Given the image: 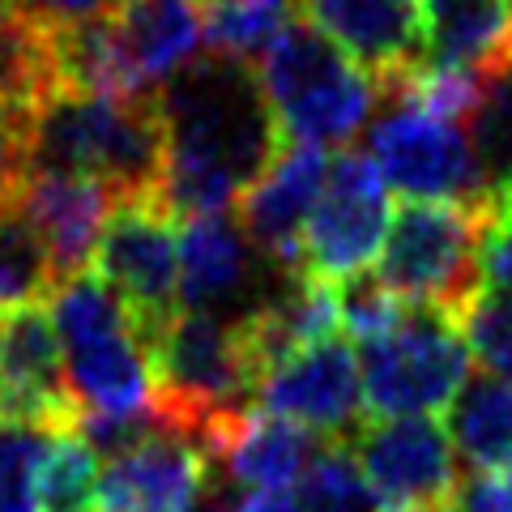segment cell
Wrapping results in <instances>:
<instances>
[{
  "label": "cell",
  "mask_w": 512,
  "mask_h": 512,
  "mask_svg": "<svg viewBox=\"0 0 512 512\" xmlns=\"http://www.w3.org/2000/svg\"><path fill=\"white\" fill-rule=\"evenodd\" d=\"M158 103L167 124L158 197L180 222L222 214L286 146L256 64L205 52L158 90Z\"/></svg>",
  "instance_id": "obj_1"
},
{
  "label": "cell",
  "mask_w": 512,
  "mask_h": 512,
  "mask_svg": "<svg viewBox=\"0 0 512 512\" xmlns=\"http://www.w3.org/2000/svg\"><path fill=\"white\" fill-rule=\"evenodd\" d=\"M30 171H69L107 180L124 197H146L163 184L167 124L158 94L107 99L60 86L30 116Z\"/></svg>",
  "instance_id": "obj_2"
},
{
  "label": "cell",
  "mask_w": 512,
  "mask_h": 512,
  "mask_svg": "<svg viewBox=\"0 0 512 512\" xmlns=\"http://www.w3.org/2000/svg\"><path fill=\"white\" fill-rule=\"evenodd\" d=\"M256 82L282 141L346 150L376 116L380 86L308 18H295L282 39L256 60Z\"/></svg>",
  "instance_id": "obj_3"
},
{
  "label": "cell",
  "mask_w": 512,
  "mask_h": 512,
  "mask_svg": "<svg viewBox=\"0 0 512 512\" xmlns=\"http://www.w3.org/2000/svg\"><path fill=\"white\" fill-rule=\"evenodd\" d=\"M491 205L406 201L389 222L376 278L414 308L457 316L483 291V244Z\"/></svg>",
  "instance_id": "obj_4"
},
{
  "label": "cell",
  "mask_w": 512,
  "mask_h": 512,
  "mask_svg": "<svg viewBox=\"0 0 512 512\" xmlns=\"http://www.w3.org/2000/svg\"><path fill=\"white\" fill-rule=\"evenodd\" d=\"M355 350L363 367V402L372 419L444 414L461 384L474 376V359L457 320L414 308V303L393 329H384L372 342H359Z\"/></svg>",
  "instance_id": "obj_5"
},
{
  "label": "cell",
  "mask_w": 512,
  "mask_h": 512,
  "mask_svg": "<svg viewBox=\"0 0 512 512\" xmlns=\"http://www.w3.org/2000/svg\"><path fill=\"white\" fill-rule=\"evenodd\" d=\"M367 154L380 167L384 184L406 201H453V205H491L495 192L466 124L440 120L419 103L380 94L376 120L367 128Z\"/></svg>",
  "instance_id": "obj_6"
},
{
  "label": "cell",
  "mask_w": 512,
  "mask_h": 512,
  "mask_svg": "<svg viewBox=\"0 0 512 512\" xmlns=\"http://www.w3.org/2000/svg\"><path fill=\"white\" fill-rule=\"evenodd\" d=\"M94 269L150 342L180 312V218L171 205L158 192L124 197L107 218Z\"/></svg>",
  "instance_id": "obj_7"
},
{
  "label": "cell",
  "mask_w": 512,
  "mask_h": 512,
  "mask_svg": "<svg viewBox=\"0 0 512 512\" xmlns=\"http://www.w3.org/2000/svg\"><path fill=\"white\" fill-rule=\"evenodd\" d=\"M389 184L367 150L346 146L329 158V180L303 227V274L342 286L367 274L389 239Z\"/></svg>",
  "instance_id": "obj_8"
},
{
  "label": "cell",
  "mask_w": 512,
  "mask_h": 512,
  "mask_svg": "<svg viewBox=\"0 0 512 512\" xmlns=\"http://www.w3.org/2000/svg\"><path fill=\"white\" fill-rule=\"evenodd\" d=\"M350 448L376 512H436L457 504L461 457L440 414L372 419L355 431Z\"/></svg>",
  "instance_id": "obj_9"
},
{
  "label": "cell",
  "mask_w": 512,
  "mask_h": 512,
  "mask_svg": "<svg viewBox=\"0 0 512 512\" xmlns=\"http://www.w3.org/2000/svg\"><path fill=\"white\" fill-rule=\"evenodd\" d=\"M261 410L308 427L320 440H346L367 423L363 367L359 350L346 333H329L320 342L286 355L256 389Z\"/></svg>",
  "instance_id": "obj_10"
},
{
  "label": "cell",
  "mask_w": 512,
  "mask_h": 512,
  "mask_svg": "<svg viewBox=\"0 0 512 512\" xmlns=\"http://www.w3.org/2000/svg\"><path fill=\"white\" fill-rule=\"evenodd\" d=\"M0 423L43 436L77 431V402L64 380V346L39 303L0 312Z\"/></svg>",
  "instance_id": "obj_11"
},
{
  "label": "cell",
  "mask_w": 512,
  "mask_h": 512,
  "mask_svg": "<svg viewBox=\"0 0 512 512\" xmlns=\"http://www.w3.org/2000/svg\"><path fill=\"white\" fill-rule=\"evenodd\" d=\"M329 180L325 146L286 141L269 158V167L239 192V227L252 248L282 265L286 274H303V227L316 210Z\"/></svg>",
  "instance_id": "obj_12"
},
{
  "label": "cell",
  "mask_w": 512,
  "mask_h": 512,
  "mask_svg": "<svg viewBox=\"0 0 512 512\" xmlns=\"http://www.w3.org/2000/svg\"><path fill=\"white\" fill-rule=\"evenodd\" d=\"M210 466L201 444L154 427L133 448L107 457L103 512H197L210 487Z\"/></svg>",
  "instance_id": "obj_13"
},
{
  "label": "cell",
  "mask_w": 512,
  "mask_h": 512,
  "mask_svg": "<svg viewBox=\"0 0 512 512\" xmlns=\"http://www.w3.org/2000/svg\"><path fill=\"white\" fill-rule=\"evenodd\" d=\"M299 13L325 39L376 77V86L414 69L423 52V5L419 0H299Z\"/></svg>",
  "instance_id": "obj_14"
},
{
  "label": "cell",
  "mask_w": 512,
  "mask_h": 512,
  "mask_svg": "<svg viewBox=\"0 0 512 512\" xmlns=\"http://www.w3.org/2000/svg\"><path fill=\"white\" fill-rule=\"evenodd\" d=\"M18 201L26 218L39 227L47 252H52L56 278L64 282L94 265V252H99L111 210L120 205V192L94 175L30 171Z\"/></svg>",
  "instance_id": "obj_15"
},
{
  "label": "cell",
  "mask_w": 512,
  "mask_h": 512,
  "mask_svg": "<svg viewBox=\"0 0 512 512\" xmlns=\"http://www.w3.org/2000/svg\"><path fill=\"white\" fill-rule=\"evenodd\" d=\"M320 436L291 419H278L269 410H244L222 431L210 448V461H218L235 487L248 491H291L299 474L308 470Z\"/></svg>",
  "instance_id": "obj_16"
},
{
  "label": "cell",
  "mask_w": 512,
  "mask_h": 512,
  "mask_svg": "<svg viewBox=\"0 0 512 512\" xmlns=\"http://www.w3.org/2000/svg\"><path fill=\"white\" fill-rule=\"evenodd\" d=\"M116 35L137 86L158 94L205 43V13L197 0H120Z\"/></svg>",
  "instance_id": "obj_17"
},
{
  "label": "cell",
  "mask_w": 512,
  "mask_h": 512,
  "mask_svg": "<svg viewBox=\"0 0 512 512\" xmlns=\"http://www.w3.org/2000/svg\"><path fill=\"white\" fill-rule=\"evenodd\" d=\"M77 414H150V350L141 333L64 350Z\"/></svg>",
  "instance_id": "obj_18"
},
{
  "label": "cell",
  "mask_w": 512,
  "mask_h": 512,
  "mask_svg": "<svg viewBox=\"0 0 512 512\" xmlns=\"http://www.w3.org/2000/svg\"><path fill=\"white\" fill-rule=\"evenodd\" d=\"M252 239L239 218L197 214L180 222V308L214 312L222 299L244 291L252 274Z\"/></svg>",
  "instance_id": "obj_19"
},
{
  "label": "cell",
  "mask_w": 512,
  "mask_h": 512,
  "mask_svg": "<svg viewBox=\"0 0 512 512\" xmlns=\"http://www.w3.org/2000/svg\"><path fill=\"white\" fill-rule=\"evenodd\" d=\"M419 5L423 60L470 73H491L508 60L512 0H419Z\"/></svg>",
  "instance_id": "obj_20"
},
{
  "label": "cell",
  "mask_w": 512,
  "mask_h": 512,
  "mask_svg": "<svg viewBox=\"0 0 512 512\" xmlns=\"http://www.w3.org/2000/svg\"><path fill=\"white\" fill-rule=\"evenodd\" d=\"M60 86L52 30L35 26L9 0H0V116L30 128V116Z\"/></svg>",
  "instance_id": "obj_21"
},
{
  "label": "cell",
  "mask_w": 512,
  "mask_h": 512,
  "mask_svg": "<svg viewBox=\"0 0 512 512\" xmlns=\"http://www.w3.org/2000/svg\"><path fill=\"white\" fill-rule=\"evenodd\" d=\"M444 427L453 436L461 466L508 470L512 466V384L487 372L470 376L453 397V406L444 410Z\"/></svg>",
  "instance_id": "obj_22"
},
{
  "label": "cell",
  "mask_w": 512,
  "mask_h": 512,
  "mask_svg": "<svg viewBox=\"0 0 512 512\" xmlns=\"http://www.w3.org/2000/svg\"><path fill=\"white\" fill-rule=\"evenodd\" d=\"M30 504L35 512H103L99 453L77 431L47 436L30 474Z\"/></svg>",
  "instance_id": "obj_23"
},
{
  "label": "cell",
  "mask_w": 512,
  "mask_h": 512,
  "mask_svg": "<svg viewBox=\"0 0 512 512\" xmlns=\"http://www.w3.org/2000/svg\"><path fill=\"white\" fill-rule=\"evenodd\" d=\"M47 316L56 325V338L64 350L94 346L120 333H141L133 325V316L120 303V295L99 278V269H82V274L56 282V291L47 295Z\"/></svg>",
  "instance_id": "obj_24"
},
{
  "label": "cell",
  "mask_w": 512,
  "mask_h": 512,
  "mask_svg": "<svg viewBox=\"0 0 512 512\" xmlns=\"http://www.w3.org/2000/svg\"><path fill=\"white\" fill-rule=\"evenodd\" d=\"M299 18V0H210L205 5V52L256 64Z\"/></svg>",
  "instance_id": "obj_25"
},
{
  "label": "cell",
  "mask_w": 512,
  "mask_h": 512,
  "mask_svg": "<svg viewBox=\"0 0 512 512\" xmlns=\"http://www.w3.org/2000/svg\"><path fill=\"white\" fill-rule=\"evenodd\" d=\"M56 265L39 227L26 218L22 201L13 197L0 205V312L43 303L56 291Z\"/></svg>",
  "instance_id": "obj_26"
},
{
  "label": "cell",
  "mask_w": 512,
  "mask_h": 512,
  "mask_svg": "<svg viewBox=\"0 0 512 512\" xmlns=\"http://www.w3.org/2000/svg\"><path fill=\"white\" fill-rule=\"evenodd\" d=\"M466 133L478 150V163L487 171V184L500 201V192L512 184V64H495L483 73V94L466 124Z\"/></svg>",
  "instance_id": "obj_27"
},
{
  "label": "cell",
  "mask_w": 512,
  "mask_h": 512,
  "mask_svg": "<svg viewBox=\"0 0 512 512\" xmlns=\"http://www.w3.org/2000/svg\"><path fill=\"white\" fill-rule=\"evenodd\" d=\"M295 495L303 512H376L350 440H320Z\"/></svg>",
  "instance_id": "obj_28"
},
{
  "label": "cell",
  "mask_w": 512,
  "mask_h": 512,
  "mask_svg": "<svg viewBox=\"0 0 512 512\" xmlns=\"http://www.w3.org/2000/svg\"><path fill=\"white\" fill-rule=\"evenodd\" d=\"M453 320L470 346V359L478 372L512 384V295L483 286Z\"/></svg>",
  "instance_id": "obj_29"
},
{
  "label": "cell",
  "mask_w": 512,
  "mask_h": 512,
  "mask_svg": "<svg viewBox=\"0 0 512 512\" xmlns=\"http://www.w3.org/2000/svg\"><path fill=\"white\" fill-rule=\"evenodd\" d=\"M338 299H342V333L350 342H372L380 338L384 329H393L402 312L410 303L402 295H393L376 274H359L338 286Z\"/></svg>",
  "instance_id": "obj_30"
},
{
  "label": "cell",
  "mask_w": 512,
  "mask_h": 512,
  "mask_svg": "<svg viewBox=\"0 0 512 512\" xmlns=\"http://www.w3.org/2000/svg\"><path fill=\"white\" fill-rule=\"evenodd\" d=\"M9 5L43 30H64L77 22L111 18L120 9V0H9Z\"/></svg>",
  "instance_id": "obj_31"
},
{
  "label": "cell",
  "mask_w": 512,
  "mask_h": 512,
  "mask_svg": "<svg viewBox=\"0 0 512 512\" xmlns=\"http://www.w3.org/2000/svg\"><path fill=\"white\" fill-rule=\"evenodd\" d=\"M30 180V137L26 124L0 116V205L13 201Z\"/></svg>",
  "instance_id": "obj_32"
},
{
  "label": "cell",
  "mask_w": 512,
  "mask_h": 512,
  "mask_svg": "<svg viewBox=\"0 0 512 512\" xmlns=\"http://www.w3.org/2000/svg\"><path fill=\"white\" fill-rule=\"evenodd\" d=\"M457 512H512V466L474 470L457 491Z\"/></svg>",
  "instance_id": "obj_33"
},
{
  "label": "cell",
  "mask_w": 512,
  "mask_h": 512,
  "mask_svg": "<svg viewBox=\"0 0 512 512\" xmlns=\"http://www.w3.org/2000/svg\"><path fill=\"white\" fill-rule=\"evenodd\" d=\"M483 286L512 295V218L495 214L483 244Z\"/></svg>",
  "instance_id": "obj_34"
},
{
  "label": "cell",
  "mask_w": 512,
  "mask_h": 512,
  "mask_svg": "<svg viewBox=\"0 0 512 512\" xmlns=\"http://www.w3.org/2000/svg\"><path fill=\"white\" fill-rule=\"evenodd\" d=\"M222 512H303L295 491H248Z\"/></svg>",
  "instance_id": "obj_35"
},
{
  "label": "cell",
  "mask_w": 512,
  "mask_h": 512,
  "mask_svg": "<svg viewBox=\"0 0 512 512\" xmlns=\"http://www.w3.org/2000/svg\"><path fill=\"white\" fill-rule=\"evenodd\" d=\"M495 214H504V218H512V184L500 192V201H495Z\"/></svg>",
  "instance_id": "obj_36"
},
{
  "label": "cell",
  "mask_w": 512,
  "mask_h": 512,
  "mask_svg": "<svg viewBox=\"0 0 512 512\" xmlns=\"http://www.w3.org/2000/svg\"><path fill=\"white\" fill-rule=\"evenodd\" d=\"M508 64H512V26H508Z\"/></svg>",
  "instance_id": "obj_37"
},
{
  "label": "cell",
  "mask_w": 512,
  "mask_h": 512,
  "mask_svg": "<svg viewBox=\"0 0 512 512\" xmlns=\"http://www.w3.org/2000/svg\"><path fill=\"white\" fill-rule=\"evenodd\" d=\"M205 5H210V0H205Z\"/></svg>",
  "instance_id": "obj_38"
}]
</instances>
